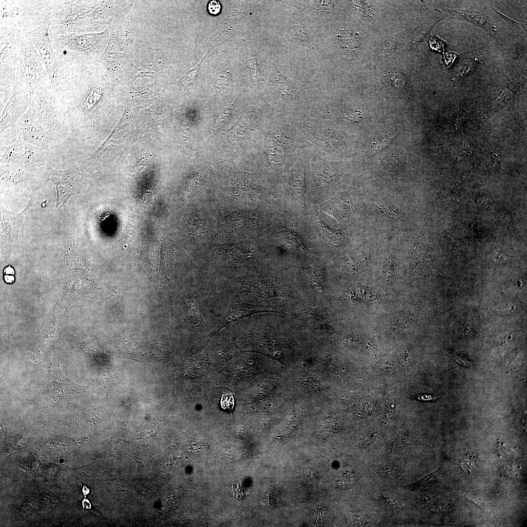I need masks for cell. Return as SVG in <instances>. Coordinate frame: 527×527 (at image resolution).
<instances>
[{
  "label": "cell",
  "mask_w": 527,
  "mask_h": 527,
  "mask_svg": "<svg viewBox=\"0 0 527 527\" xmlns=\"http://www.w3.org/2000/svg\"><path fill=\"white\" fill-rule=\"evenodd\" d=\"M51 0H0V26L30 33L48 17Z\"/></svg>",
  "instance_id": "obj_5"
},
{
  "label": "cell",
  "mask_w": 527,
  "mask_h": 527,
  "mask_svg": "<svg viewBox=\"0 0 527 527\" xmlns=\"http://www.w3.org/2000/svg\"><path fill=\"white\" fill-rule=\"evenodd\" d=\"M221 403L223 408H227L232 411L234 405V399L232 396L223 395Z\"/></svg>",
  "instance_id": "obj_31"
},
{
  "label": "cell",
  "mask_w": 527,
  "mask_h": 527,
  "mask_svg": "<svg viewBox=\"0 0 527 527\" xmlns=\"http://www.w3.org/2000/svg\"><path fill=\"white\" fill-rule=\"evenodd\" d=\"M63 81L59 94L69 129L84 141L98 134L103 126L107 110V86L91 66H62Z\"/></svg>",
  "instance_id": "obj_1"
},
{
  "label": "cell",
  "mask_w": 527,
  "mask_h": 527,
  "mask_svg": "<svg viewBox=\"0 0 527 527\" xmlns=\"http://www.w3.org/2000/svg\"><path fill=\"white\" fill-rule=\"evenodd\" d=\"M302 276L309 288L317 291L325 288V272L321 268L313 267H304L301 269Z\"/></svg>",
  "instance_id": "obj_21"
},
{
  "label": "cell",
  "mask_w": 527,
  "mask_h": 527,
  "mask_svg": "<svg viewBox=\"0 0 527 527\" xmlns=\"http://www.w3.org/2000/svg\"><path fill=\"white\" fill-rule=\"evenodd\" d=\"M280 312L278 307L251 304L243 301L236 294L228 310L215 328L205 338L208 341L215 334L229 324L259 313Z\"/></svg>",
  "instance_id": "obj_14"
},
{
  "label": "cell",
  "mask_w": 527,
  "mask_h": 527,
  "mask_svg": "<svg viewBox=\"0 0 527 527\" xmlns=\"http://www.w3.org/2000/svg\"><path fill=\"white\" fill-rule=\"evenodd\" d=\"M19 71L22 82L32 94L35 89L49 77L29 33H23L20 40Z\"/></svg>",
  "instance_id": "obj_8"
},
{
  "label": "cell",
  "mask_w": 527,
  "mask_h": 527,
  "mask_svg": "<svg viewBox=\"0 0 527 527\" xmlns=\"http://www.w3.org/2000/svg\"><path fill=\"white\" fill-rule=\"evenodd\" d=\"M208 11L212 15H217L221 10V5L219 1L211 0L208 3Z\"/></svg>",
  "instance_id": "obj_30"
},
{
  "label": "cell",
  "mask_w": 527,
  "mask_h": 527,
  "mask_svg": "<svg viewBox=\"0 0 527 527\" xmlns=\"http://www.w3.org/2000/svg\"><path fill=\"white\" fill-rule=\"evenodd\" d=\"M182 309L189 325L197 330L204 327L205 324L201 311L199 296L195 290L191 291L184 298Z\"/></svg>",
  "instance_id": "obj_18"
},
{
  "label": "cell",
  "mask_w": 527,
  "mask_h": 527,
  "mask_svg": "<svg viewBox=\"0 0 527 527\" xmlns=\"http://www.w3.org/2000/svg\"><path fill=\"white\" fill-rule=\"evenodd\" d=\"M356 481L355 474L350 470H343L336 478L337 486L342 489H346L353 486Z\"/></svg>",
  "instance_id": "obj_25"
},
{
  "label": "cell",
  "mask_w": 527,
  "mask_h": 527,
  "mask_svg": "<svg viewBox=\"0 0 527 527\" xmlns=\"http://www.w3.org/2000/svg\"><path fill=\"white\" fill-rule=\"evenodd\" d=\"M380 475L386 479H395L399 475V469L394 466L386 465L383 466L379 470Z\"/></svg>",
  "instance_id": "obj_26"
},
{
  "label": "cell",
  "mask_w": 527,
  "mask_h": 527,
  "mask_svg": "<svg viewBox=\"0 0 527 527\" xmlns=\"http://www.w3.org/2000/svg\"><path fill=\"white\" fill-rule=\"evenodd\" d=\"M271 72L273 86L284 101L289 102L298 100V93L292 82L274 65L272 67Z\"/></svg>",
  "instance_id": "obj_19"
},
{
  "label": "cell",
  "mask_w": 527,
  "mask_h": 527,
  "mask_svg": "<svg viewBox=\"0 0 527 527\" xmlns=\"http://www.w3.org/2000/svg\"><path fill=\"white\" fill-rule=\"evenodd\" d=\"M233 284L239 292L249 293L261 298L284 296L280 285L265 277L254 276L239 277L234 280Z\"/></svg>",
  "instance_id": "obj_15"
},
{
  "label": "cell",
  "mask_w": 527,
  "mask_h": 527,
  "mask_svg": "<svg viewBox=\"0 0 527 527\" xmlns=\"http://www.w3.org/2000/svg\"><path fill=\"white\" fill-rule=\"evenodd\" d=\"M450 11L455 13L454 15L460 19L466 20L485 29L488 32H496L492 20L486 14L473 10L455 9Z\"/></svg>",
  "instance_id": "obj_20"
},
{
  "label": "cell",
  "mask_w": 527,
  "mask_h": 527,
  "mask_svg": "<svg viewBox=\"0 0 527 527\" xmlns=\"http://www.w3.org/2000/svg\"><path fill=\"white\" fill-rule=\"evenodd\" d=\"M51 44L60 66L89 65L100 55L108 35L101 33H49Z\"/></svg>",
  "instance_id": "obj_4"
},
{
  "label": "cell",
  "mask_w": 527,
  "mask_h": 527,
  "mask_svg": "<svg viewBox=\"0 0 527 527\" xmlns=\"http://www.w3.org/2000/svg\"><path fill=\"white\" fill-rule=\"evenodd\" d=\"M33 204L30 200L25 208L20 213L9 211L5 208L1 210L0 244L6 252H11L20 246L19 235L27 212Z\"/></svg>",
  "instance_id": "obj_13"
},
{
  "label": "cell",
  "mask_w": 527,
  "mask_h": 527,
  "mask_svg": "<svg viewBox=\"0 0 527 527\" xmlns=\"http://www.w3.org/2000/svg\"><path fill=\"white\" fill-rule=\"evenodd\" d=\"M20 31L11 27L0 26V91L11 94L20 66Z\"/></svg>",
  "instance_id": "obj_6"
},
{
  "label": "cell",
  "mask_w": 527,
  "mask_h": 527,
  "mask_svg": "<svg viewBox=\"0 0 527 527\" xmlns=\"http://www.w3.org/2000/svg\"><path fill=\"white\" fill-rule=\"evenodd\" d=\"M82 506L84 509H90L91 508V505L88 500L84 499L82 501Z\"/></svg>",
  "instance_id": "obj_37"
},
{
  "label": "cell",
  "mask_w": 527,
  "mask_h": 527,
  "mask_svg": "<svg viewBox=\"0 0 527 527\" xmlns=\"http://www.w3.org/2000/svg\"><path fill=\"white\" fill-rule=\"evenodd\" d=\"M4 273L6 275H13L14 274V270L10 266L6 267L4 270Z\"/></svg>",
  "instance_id": "obj_38"
},
{
  "label": "cell",
  "mask_w": 527,
  "mask_h": 527,
  "mask_svg": "<svg viewBox=\"0 0 527 527\" xmlns=\"http://www.w3.org/2000/svg\"><path fill=\"white\" fill-rule=\"evenodd\" d=\"M301 385L309 391H317L318 388L317 382L310 377H303L300 379Z\"/></svg>",
  "instance_id": "obj_27"
},
{
  "label": "cell",
  "mask_w": 527,
  "mask_h": 527,
  "mask_svg": "<svg viewBox=\"0 0 527 527\" xmlns=\"http://www.w3.org/2000/svg\"><path fill=\"white\" fill-rule=\"evenodd\" d=\"M454 359L456 362L466 367L471 366V363L461 355H455Z\"/></svg>",
  "instance_id": "obj_36"
},
{
  "label": "cell",
  "mask_w": 527,
  "mask_h": 527,
  "mask_svg": "<svg viewBox=\"0 0 527 527\" xmlns=\"http://www.w3.org/2000/svg\"><path fill=\"white\" fill-rule=\"evenodd\" d=\"M82 492L84 495H87L89 493V489L86 486H84L82 488Z\"/></svg>",
  "instance_id": "obj_41"
},
{
  "label": "cell",
  "mask_w": 527,
  "mask_h": 527,
  "mask_svg": "<svg viewBox=\"0 0 527 527\" xmlns=\"http://www.w3.org/2000/svg\"><path fill=\"white\" fill-rule=\"evenodd\" d=\"M0 163L45 166L48 151L18 138L12 145L0 147Z\"/></svg>",
  "instance_id": "obj_11"
},
{
  "label": "cell",
  "mask_w": 527,
  "mask_h": 527,
  "mask_svg": "<svg viewBox=\"0 0 527 527\" xmlns=\"http://www.w3.org/2000/svg\"><path fill=\"white\" fill-rule=\"evenodd\" d=\"M457 54L453 53L447 52L444 54V61L447 66H450L454 60Z\"/></svg>",
  "instance_id": "obj_34"
},
{
  "label": "cell",
  "mask_w": 527,
  "mask_h": 527,
  "mask_svg": "<svg viewBox=\"0 0 527 527\" xmlns=\"http://www.w3.org/2000/svg\"><path fill=\"white\" fill-rule=\"evenodd\" d=\"M49 27L48 17L40 26L29 34L35 48L44 62L51 85L58 95L62 84V71L51 44Z\"/></svg>",
  "instance_id": "obj_9"
},
{
  "label": "cell",
  "mask_w": 527,
  "mask_h": 527,
  "mask_svg": "<svg viewBox=\"0 0 527 527\" xmlns=\"http://www.w3.org/2000/svg\"><path fill=\"white\" fill-rule=\"evenodd\" d=\"M218 255L222 260L231 263H242L250 256L248 253L238 249H223L218 252Z\"/></svg>",
  "instance_id": "obj_22"
},
{
  "label": "cell",
  "mask_w": 527,
  "mask_h": 527,
  "mask_svg": "<svg viewBox=\"0 0 527 527\" xmlns=\"http://www.w3.org/2000/svg\"><path fill=\"white\" fill-rule=\"evenodd\" d=\"M46 202H47V200H45V201H44V202H43V203H42L41 205H42V207H45V204H46Z\"/></svg>",
  "instance_id": "obj_42"
},
{
  "label": "cell",
  "mask_w": 527,
  "mask_h": 527,
  "mask_svg": "<svg viewBox=\"0 0 527 527\" xmlns=\"http://www.w3.org/2000/svg\"><path fill=\"white\" fill-rule=\"evenodd\" d=\"M29 108L51 149L67 137L70 130L65 111L49 77L34 91Z\"/></svg>",
  "instance_id": "obj_3"
},
{
  "label": "cell",
  "mask_w": 527,
  "mask_h": 527,
  "mask_svg": "<svg viewBox=\"0 0 527 527\" xmlns=\"http://www.w3.org/2000/svg\"><path fill=\"white\" fill-rule=\"evenodd\" d=\"M19 67L15 85L1 116L0 133L9 127H15L30 106L32 94L21 81Z\"/></svg>",
  "instance_id": "obj_12"
},
{
  "label": "cell",
  "mask_w": 527,
  "mask_h": 527,
  "mask_svg": "<svg viewBox=\"0 0 527 527\" xmlns=\"http://www.w3.org/2000/svg\"><path fill=\"white\" fill-rule=\"evenodd\" d=\"M209 52V51H208L207 54H206L203 59H202L197 65L191 70L186 72L183 76L179 79L178 84L182 89L183 93H184L188 87L190 86L195 82L199 75L201 63Z\"/></svg>",
  "instance_id": "obj_23"
},
{
  "label": "cell",
  "mask_w": 527,
  "mask_h": 527,
  "mask_svg": "<svg viewBox=\"0 0 527 527\" xmlns=\"http://www.w3.org/2000/svg\"><path fill=\"white\" fill-rule=\"evenodd\" d=\"M439 398L440 397L438 396H434L427 394H420L417 396V399L419 401L429 403L436 402L439 400Z\"/></svg>",
  "instance_id": "obj_33"
},
{
  "label": "cell",
  "mask_w": 527,
  "mask_h": 527,
  "mask_svg": "<svg viewBox=\"0 0 527 527\" xmlns=\"http://www.w3.org/2000/svg\"><path fill=\"white\" fill-rule=\"evenodd\" d=\"M290 41L309 48L325 55V43L317 30L305 23L294 25L289 27L285 35Z\"/></svg>",
  "instance_id": "obj_17"
},
{
  "label": "cell",
  "mask_w": 527,
  "mask_h": 527,
  "mask_svg": "<svg viewBox=\"0 0 527 527\" xmlns=\"http://www.w3.org/2000/svg\"><path fill=\"white\" fill-rule=\"evenodd\" d=\"M230 115V110L228 108L225 109L221 114L216 119V125L217 128H222V127L227 122V120L223 119H229V116Z\"/></svg>",
  "instance_id": "obj_29"
},
{
  "label": "cell",
  "mask_w": 527,
  "mask_h": 527,
  "mask_svg": "<svg viewBox=\"0 0 527 527\" xmlns=\"http://www.w3.org/2000/svg\"><path fill=\"white\" fill-rule=\"evenodd\" d=\"M493 257L496 261L503 263L507 258V254L497 250L493 254Z\"/></svg>",
  "instance_id": "obj_35"
},
{
  "label": "cell",
  "mask_w": 527,
  "mask_h": 527,
  "mask_svg": "<svg viewBox=\"0 0 527 527\" xmlns=\"http://www.w3.org/2000/svg\"><path fill=\"white\" fill-rule=\"evenodd\" d=\"M386 79L389 84L398 90L403 91L408 86L407 78L399 72H389Z\"/></svg>",
  "instance_id": "obj_24"
},
{
  "label": "cell",
  "mask_w": 527,
  "mask_h": 527,
  "mask_svg": "<svg viewBox=\"0 0 527 527\" xmlns=\"http://www.w3.org/2000/svg\"><path fill=\"white\" fill-rule=\"evenodd\" d=\"M83 387L66 378L58 364L50 368L36 403L45 407L71 401L83 392Z\"/></svg>",
  "instance_id": "obj_7"
},
{
  "label": "cell",
  "mask_w": 527,
  "mask_h": 527,
  "mask_svg": "<svg viewBox=\"0 0 527 527\" xmlns=\"http://www.w3.org/2000/svg\"><path fill=\"white\" fill-rule=\"evenodd\" d=\"M14 277L11 275H5L4 276V280L7 283H12L14 281Z\"/></svg>",
  "instance_id": "obj_39"
},
{
  "label": "cell",
  "mask_w": 527,
  "mask_h": 527,
  "mask_svg": "<svg viewBox=\"0 0 527 527\" xmlns=\"http://www.w3.org/2000/svg\"><path fill=\"white\" fill-rule=\"evenodd\" d=\"M381 501L384 505L391 507L399 508L403 505L399 499L387 496L381 497Z\"/></svg>",
  "instance_id": "obj_28"
},
{
  "label": "cell",
  "mask_w": 527,
  "mask_h": 527,
  "mask_svg": "<svg viewBox=\"0 0 527 527\" xmlns=\"http://www.w3.org/2000/svg\"><path fill=\"white\" fill-rule=\"evenodd\" d=\"M431 47L440 52H444L445 50V44L444 42L436 37L431 39L430 41Z\"/></svg>",
  "instance_id": "obj_32"
},
{
  "label": "cell",
  "mask_w": 527,
  "mask_h": 527,
  "mask_svg": "<svg viewBox=\"0 0 527 527\" xmlns=\"http://www.w3.org/2000/svg\"><path fill=\"white\" fill-rule=\"evenodd\" d=\"M18 138L48 151L51 149L39 124L29 108L23 114L15 126Z\"/></svg>",
  "instance_id": "obj_16"
},
{
  "label": "cell",
  "mask_w": 527,
  "mask_h": 527,
  "mask_svg": "<svg viewBox=\"0 0 527 527\" xmlns=\"http://www.w3.org/2000/svg\"><path fill=\"white\" fill-rule=\"evenodd\" d=\"M135 461L137 463V468L139 470H140L143 468L144 465L142 462L138 461L136 460H135Z\"/></svg>",
  "instance_id": "obj_40"
},
{
  "label": "cell",
  "mask_w": 527,
  "mask_h": 527,
  "mask_svg": "<svg viewBox=\"0 0 527 527\" xmlns=\"http://www.w3.org/2000/svg\"><path fill=\"white\" fill-rule=\"evenodd\" d=\"M45 178L46 182H52L56 188V204L54 212L62 203L65 209L70 198L80 192L83 183V175L77 165L62 170L48 167Z\"/></svg>",
  "instance_id": "obj_10"
},
{
  "label": "cell",
  "mask_w": 527,
  "mask_h": 527,
  "mask_svg": "<svg viewBox=\"0 0 527 527\" xmlns=\"http://www.w3.org/2000/svg\"><path fill=\"white\" fill-rule=\"evenodd\" d=\"M112 6L104 0H51L49 33L86 34L102 28L110 21Z\"/></svg>",
  "instance_id": "obj_2"
}]
</instances>
